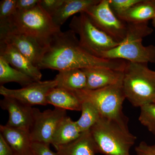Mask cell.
<instances>
[{
  "mask_svg": "<svg viewBox=\"0 0 155 155\" xmlns=\"http://www.w3.org/2000/svg\"><path fill=\"white\" fill-rule=\"evenodd\" d=\"M0 131L14 155H32L33 141L29 130L5 125H0Z\"/></svg>",
  "mask_w": 155,
  "mask_h": 155,
  "instance_id": "9a60e30c",
  "label": "cell"
},
{
  "mask_svg": "<svg viewBox=\"0 0 155 155\" xmlns=\"http://www.w3.org/2000/svg\"><path fill=\"white\" fill-rule=\"evenodd\" d=\"M0 57L4 58L11 67L25 73L35 81L41 80L40 69L13 45L3 40H0Z\"/></svg>",
  "mask_w": 155,
  "mask_h": 155,
  "instance_id": "4fadbf2b",
  "label": "cell"
},
{
  "mask_svg": "<svg viewBox=\"0 0 155 155\" xmlns=\"http://www.w3.org/2000/svg\"><path fill=\"white\" fill-rule=\"evenodd\" d=\"M0 106L8 113V120L6 125L30 131L33 122L34 108L9 97H4L0 102Z\"/></svg>",
  "mask_w": 155,
  "mask_h": 155,
  "instance_id": "7c38bea8",
  "label": "cell"
},
{
  "mask_svg": "<svg viewBox=\"0 0 155 155\" xmlns=\"http://www.w3.org/2000/svg\"><path fill=\"white\" fill-rule=\"evenodd\" d=\"M34 81H35L28 75L11 67L4 58L0 57L1 85L9 82H16L25 87Z\"/></svg>",
  "mask_w": 155,
  "mask_h": 155,
  "instance_id": "7402d4cb",
  "label": "cell"
},
{
  "mask_svg": "<svg viewBox=\"0 0 155 155\" xmlns=\"http://www.w3.org/2000/svg\"><path fill=\"white\" fill-rule=\"evenodd\" d=\"M122 86L126 99L134 107L155 102V71L147 64L127 61Z\"/></svg>",
  "mask_w": 155,
  "mask_h": 155,
  "instance_id": "5b68a950",
  "label": "cell"
},
{
  "mask_svg": "<svg viewBox=\"0 0 155 155\" xmlns=\"http://www.w3.org/2000/svg\"><path fill=\"white\" fill-rule=\"evenodd\" d=\"M0 30H8L28 35L46 48L55 36L61 32V27L53 22L52 17L38 5L28 11L17 10L16 14Z\"/></svg>",
  "mask_w": 155,
  "mask_h": 155,
  "instance_id": "7a4b0ae2",
  "label": "cell"
},
{
  "mask_svg": "<svg viewBox=\"0 0 155 155\" xmlns=\"http://www.w3.org/2000/svg\"><path fill=\"white\" fill-rule=\"evenodd\" d=\"M39 1V0H17V10L23 11H29L37 6Z\"/></svg>",
  "mask_w": 155,
  "mask_h": 155,
  "instance_id": "f546056e",
  "label": "cell"
},
{
  "mask_svg": "<svg viewBox=\"0 0 155 155\" xmlns=\"http://www.w3.org/2000/svg\"><path fill=\"white\" fill-rule=\"evenodd\" d=\"M66 110L55 108L41 112L34 108V120L30 132L33 142L51 144L53 136L59 123L65 116Z\"/></svg>",
  "mask_w": 155,
  "mask_h": 155,
  "instance_id": "9c48e42d",
  "label": "cell"
},
{
  "mask_svg": "<svg viewBox=\"0 0 155 155\" xmlns=\"http://www.w3.org/2000/svg\"><path fill=\"white\" fill-rule=\"evenodd\" d=\"M81 134L76 121L66 116L58 125L53 136L51 144L56 149L67 145L79 138Z\"/></svg>",
  "mask_w": 155,
  "mask_h": 155,
  "instance_id": "d6986e66",
  "label": "cell"
},
{
  "mask_svg": "<svg viewBox=\"0 0 155 155\" xmlns=\"http://www.w3.org/2000/svg\"><path fill=\"white\" fill-rule=\"evenodd\" d=\"M89 131L97 152L105 155H130L137 139L128 128L102 117Z\"/></svg>",
  "mask_w": 155,
  "mask_h": 155,
  "instance_id": "277c9868",
  "label": "cell"
},
{
  "mask_svg": "<svg viewBox=\"0 0 155 155\" xmlns=\"http://www.w3.org/2000/svg\"><path fill=\"white\" fill-rule=\"evenodd\" d=\"M56 149L58 155H95L97 153L89 131L82 133L71 143Z\"/></svg>",
  "mask_w": 155,
  "mask_h": 155,
  "instance_id": "ffe728a7",
  "label": "cell"
},
{
  "mask_svg": "<svg viewBox=\"0 0 155 155\" xmlns=\"http://www.w3.org/2000/svg\"><path fill=\"white\" fill-rule=\"evenodd\" d=\"M81 103V116L76 123L81 132L84 133L89 131L101 116L97 109L91 103L87 101Z\"/></svg>",
  "mask_w": 155,
  "mask_h": 155,
  "instance_id": "603a6c76",
  "label": "cell"
},
{
  "mask_svg": "<svg viewBox=\"0 0 155 155\" xmlns=\"http://www.w3.org/2000/svg\"><path fill=\"white\" fill-rule=\"evenodd\" d=\"M127 31L124 40L119 45L104 52L101 58L120 59L133 63L155 64V46H145L143 39L153 33V30L148 22L127 23Z\"/></svg>",
  "mask_w": 155,
  "mask_h": 155,
  "instance_id": "3957f363",
  "label": "cell"
},
{
  "mask_svg": "<svg viewBox=\"0 0 155 155\" xmlns=\"http://www.w3.org/2000/svg\"><path fill=\"white\" fill-rule=\"evenodd\" d=\"M140 108L139 121L155 135V102L147 104Z\"/></svg>",
  "mask_w": 155,
  "mask_h": 155,
  "instance_id": "cb8c5ba5",
  "label": "cell"
},
{
  "mask_svg": "<svg viewBox=\"0 0 155 155\" xmlns=\"http://www.w3.org/2000/svg\"><path fill=\"white\" fill-rule=\"evenodd\" d=\"M100 0H64L61 7L52 16L53 22L61 27L69 17L78 13H82Z\"/></svg>",
  "mask_w": 155,
  "mask_h": 155,
  "instance_id": "2e32d148",
  "label": "cell"
},
{
  "mask_svg": "<svg viewBox=\"0 0 155 155\" xmlns=\"http://www.w3.org/2000/svg\"><path fill=\"white\" fill-rule=\"evenodd\" d=\"M0 40L13 45L37 67L46 48L31 37L8 30H0Z\"/></svg>",
  "mask_w": 155,
  "mask_h": 155,
  "instance_id": "8fae6325",
  "label": "cell"
},
{
  "mask_svg": "<svg viewBox=\"0 0 155 155\" xmlns=\"http://www.w3.org/2000/svg\"><path fill=\"white\" fill-rule=\"evenodd\" d=\"M50 145L41 143L33 142L32 155H58L50 148Z\"/></svg>",
  "mask_w": 155,
  "mask_h": 155,
  "instance_id": "83f0119b",
  "label": "cell"
},
{
  "mask_svg": "<svg viewBox=\"0 0 155 155\" xmlns=\"http://www.w3.org/2000/svg\"><path fill=\"white\" fill-rule=\"evenodd\" d=\"M0 155H14L11 147L1 134H0Z\"/></svg>",
  "mask_w": 155,
  "mask_h": 155,
  "instance_id": "4dcf8cb0",
  "label": "cell"
},
{
  "mask_svg": "<svg viewBox=\"0 0 155 155\" xmlns=\"http://www.w3.org/2000/svg\"><path fill=\"white\" fill-rule=\"evenodd\" d=\"M64 0H40L39 5L51 17L58 11Z\"/></svg>",
  "mask_w": 155,
  "mask_h": 155,
  "instance_id": "4316f807",
  "label": "cell"
},
{
  "mask_svg": "<svg viewBox=\"0 0 155 155\" xmlns=\"http://www.w3.org/2000/svg\"><path fill=\"white\" fill-rule=\"evenodd\" d=\"M58 83L54 80L35 81L19 89H11L3 85L0 86V94L18 100L27 105L46 106L48 104L47 97L52 89L57 87Z\"/></svg>",
  "mask_w": 155,
  "mask_h": 155,
  "instance_id": "30bf717a",
  "label": "cell"
},
{
  "mask_svg": "<svg viewBox=\"0 0 155 155\" xmlns=\"http://www.w3.org/2000/svg\"><path fill=\"white\" fill-rule=\"evenodd\" d=\"M141 1V0H109L110 7L116 16L124 13Z\"/></svg>",
  "mask_w": 155,
  "mask_h": 155,
  "instance_id": "484cf974",
  "label": "cell"
},
{
  "mask_svg": "<svg viewBox=\"0 0 155 155\" xmlns=\"http://www.w3.org/2000/svg\"><path fill=\"white\" fill-rule=\"evenodd\" d=\"M54 79L58 83L57 87L70 91L81 90L86 87V76L82 69H70L60 71Z\"/></svg>",
  "mask_w": 155,
  "mask_h": 155,
  "instance_id": "44dd1931",
  "label": "cell"
},
{
  "mask_svg": "<svg viewBox=\"0 0 155 155\" xmlns=\"http://www.w3.org/2000/svg\"><path fill=\"white\" fill-rule=\"evenodd\" d=\"M152 24L153 26L155 28V18L152 19Z\"/></svg>",
  "mask_w": 155,
  "mask_h": 155,
  "instance_id": "1f68e13d",
  "label": "cell"
},
{
  "mask_svg": "<svg viewBox=\"0 0 155 155\" xmlns=\"http://www.w3.org/2000/svg\"><path fill=\"white\" fill-rule=\"evenodd\" d=\"M69 27L70 30L79 37L82 47L97 58H101L102 53L116 47L120 44L97 27L84 12L74 16Z\"/></svg>",
  "mask_w": 155,
  "mask_h": 155,
  "instance_id": "52a82bcc",
  "label": "cell"
},
{
  "mask_svg": "<svg viewBox=\"0 0 155 155\" xmlns=\"http://www.w3.org/2000/svg\"><path fill=\"white\" fill-rule=\"evenodd\" d=\"M47 101L48 104L65 110H81V102L75 93L61 87L52 89L48 94Z\"/></svg>",
  "mask_w": 155,
  "mask_h": 155,
  "instance_id": "ac0fdd59",
  "label": "cell"
},
{
  "mask_svg": "<svg viewBox=\"0 0 155 155\" xmlns=\"http://www.w3.org/2000/svg\"><path fill=\"white\" fill-rule=\"evenodd\" d=\"M17 0H2L0 2V26L5 25L17 11Z\"/></svg>",
  "mask_w": 155,
  "mask_h": 155,
  "instance_id": "d4e9b609",
  "label": "cell"
},
{
  "mask_svg": "<svg viewBox=\"0 0 155 155\" xmlns=\"http://www.w3.org/2000/svg\"><path fill=\"white\" fill-rule=\"evenodd\" d=\"M93 23L115 41L120 43L127 34V24L112 11L109 0H100L84 11Z\"/></svg>",
  "mask_w": 155,
  "mask_h": 155,
  "instance_id": "ba28073f",
  "label": "cell"
},
{
  "mask_svg": "<svg viewBox=\"0 0 155 155\" xmlns=\"http://www.w3.org/2000/svg\"><path fill=\"white\" fill-rule=\"evenodd\" d=\"M127 61L98 58L88 52L71 30L61 31L46 48L38 68L58 72L67 69L106 68L124 71Z\"/></svg>",
  "mask_w": 155,
  "mask_h": 155,
  "instance_id": "6da1fadb",
  "label": "cell"
},
{
  "mask_svg": "<svg viewBox=\"0 0 155 155\" xmlns=\"http://www.w3.org/2000/svg\"><path fill=\"white\" fill-rule=\"evenodd\" d=\"M126 23H142L155 18V0H141L117 16Z\"/></svg>",
  "mask_w": 155,
  "mask_h": 155,
  "instance_id": "e0dca14e",
  "label": "cell"
},
{
  "mask_svg": "<svg viewBox=\"0 0 155 155\" xmlns=\"http://www.w3.org/2000/svg\"><path fill=\"white\" fill-rule=\"evenodd\" d=\"M137 155H155V145H149L144 141H142L136 147Z\"/></svg>",
  "mask_w": 155,
  "mask_h": 155,
  "instance_id": "f1b7e54d",
  "label": "cell"
},
{
  "mask_svg": "<svg viewBox=\"0 0 155 155\" xmlns=\"http://www.w3.org/2000/svg\"><path fill=\"white\" fill-rule=\"evenodd\" d=\"M73 92L81 102L87 101L93 104L101 117L113 120L128 128V119L123 112V104L126 97L122 82L100 89H83Z\"/></svg>",
  "mask_w": 155,
  "mask_h": 155,
  "instance_id": "8992f818",
  "label": "cell"
},
{
  "mask_svg": "<svg viewBox=\"0 0 155 155\" xmlns=\"http://www.w3.org/2000/svg\"><path fill=\"white\" fill-rule=\"evenodd\" d=\"M86 75L85 89L95 90L122 82L124 71L106 68H90L82 69Z\"/></svg>",
  "mask_w": 155,
  "mask_h": 155,
  "instance_id": "5bb4252c",
  "label": "cell"
}]
</instances>
